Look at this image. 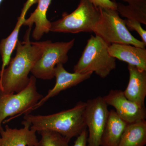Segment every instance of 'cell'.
I'll list each match as a JSON object with an SVG mask.
<instances>
[{
	"mask_svg": "<svg viewBox=\"0 0 146 146\" xmlns=\"http://www.w3.org/2000/svg\"><path fill=\"white\" fill-rule=\"evenodd\" d=\"M32 28H29L23 41L18 40L15 57L11 58L8 65L0 73V90L6 94L20 92L29 81V74L43 52L42 42H31Z\"/></svg>",
	"mask_w": 146,
	"mask_h": 146,
	"instance_id": "obj_1",
	"label": "cell"
},
{
	"mask_svg": "<svg viewBox=\"0 0 146 146\" xmlns=\"http://www.w3.org/2000/svg\"><path fill=\"white\" fill-rule=\"evenodd\" d=\"M86 102H79L72 108L46 115H25L24 119L29 123L36 132L49 130L59 133L70 141L77 137L85 129L84 113Z\"/></svg>",
	"mask_w": 146,
	"mask_h": 146,
	"instance_id": "obj_2",
	"label": "cell"
},
{
	"mask_svg": "<svg viewBox=\"0 0 146 146\" xmlns=\"http://www.w3.org/2000/svg\"><path fill=\"white\" fill-rule=\"evenodd\" d=\"M110 45L99 36L91 35L81 57L74 66V72H94L101 78L107 77L117 65L116 58L108 52Z\"/></svg>",
	"mask_w": 146,
	"mask_h": 146,
	"instance_id": "obj_3",
	"label": "cell"
},
{
	"mask_svg": "<svg viewBox=\"0 0 146 146\" xmlns=\"http://www.w3.org/2000/svg\"><path fill=\"white\" fill-rule=\"evenodd\" d=\"M100 9V16L93 31L96 35L110 45L124 44L145 48L146 45L144 42L131 34L126 26L124 20L120 17L117 10Z\"/></svg>",
	"mask_w": 146,
	"mask_h": 146,
	"instance_id": "obj_4",
	"label": "cell"
},
{
	"mask_svg": "<svg viewBox=\"0 0 146 146\" xmlns=\"http://www.w3.org/2000/svg\"><path fill=\"white\" fill-rule=\"evenodd\" d=\"M100 16V10L89 0H80L76 9L70 14L51 23L50 32L78 33L93 32Z\"/></svg>",
	"mask_w": 146,
	"mask_h": 146,
	"instance_id": "obj_5",
	"label": "cell"
},
{
	"mask_svg": "<svg viewBox=\"0 0 146 146\" xmlns=\"http://www.w3.org/2000/svg\"><path fill=\"white\" fill-rule=\"evenodd\" d=\"M43 97L37 91L36 78L33 75L26 87L20 92L6 94L0 90V129L6 118L30 113Z\"/></svg>",
	"mask_w": 146,
	"mask_h": 146,
	"instance_id": "obj_6",
	"label": "cell"
},
{
	"mask_svg": "<svg viewBox=\"0 0 146 146\" xmlns=\"http://www.w3.org/2000/svg\"><path fill=\"white\" fill-rule=\"evenodd\" d=\"M75 39L67 42L43 41L42 55L32 69L33 76L36 78L50 80L54 77L55 67L59 63L68 62V53L74 46Z\"/></svg>",
	"mask_w": 146,
	"mask_h": 146,
	"instance_id": "obj_7",
	"label": "cell"
},
{
	"mask_svg": "<svg viewBox=\"0 0 146 146\" xmlns=\"http://www.w3.org/2000/svg\"><path fill=\"white\" fill-rule=\"evenodd\" d=\"M108 112L103 97L98 96L86 102L84 117L88 128L87 146H100Z\"/></svg>",
	"mask_w": 146,
	"mask_h": 146,
	"instance_id": "obj_8",
	"label": "cell"
},
{
	"mask_svg": "<svg viewBox=\"0 0 146 146\" xmlns=\"http://www.w3.org/2000/svg\"><path fill=\"white\" fill-rule=\"evenodd\" d=\"M103 98L107 105L113 106L117 114L128 123L145 120V107L128 100L121 90H110Z\"/></svg>",
	"mask_w": 146,
	"mask_h": 146,
	"instance_id": "obj_9",
	"label": "cell"
},
{
	"mask_svg": "<svg viewBox=\"0 0 146 146\" xmlns=\"http://www.w3.org/2000/svg\"><path fill=\"white\" fill-rule=\"evenodd\" d=\"M93 73H71L66 71L63 64L59 63L55 67L54 76L56 81L52 89L49 90L48 94L32 108L30 112L38 109L51 98L58 95L61 91L75 86L84 80L90 78Z\"/></svg>",
	"mask_w": 146,
	"mask_h": 146,
	"instance_id": "obj_10",
	"label": "cell"
},
{
	"mask_svg": "<svg viewBox=\"0 0 146 146\" xmlns=\"http://www.w3.org/2000/svg\"><path fill=\"white\" fill-rule=\"evenodd\" d=\"M23 127L12 128L8 125L0 129V146H35L38 140L36 132L30 128L31 124L24 120Z\"/></svg>",
	"mask_w": 146,
	"mask_h": 146,
	"instance_id": "obj_11",
	"label": "cell"
},
{
	"mask_svg": "<svg viewBox=\"0 0 146 146\" xmlns=\"http://www.w3.org/2000/svg\"><path fill=\"white\" fill-rule=\"evenodd\" d=\"M129 81L123 91L128 100L141 107H145L146 96V71L133 65H128Z\"/></svg>",
	"mask_w": 146,
	"mask_h": 146,
	"instance_id": "obj_12",
	"label": "cell"
},
{
	"mask_svg": "<svg viewBox=\"0 0 146 146\" xmlns=\"http://www.w3.org/2000/svg\"><path fill=\"white\" fill-rule=\"evenodd\" d=\"M110 56L126 62L141 70L146 71V50L132 45L113 44L110 45Z\"/></svg>",
	"mask_w": 146,
	"mask_h": 146,
	"instance_id": "obj_13",
	"label": "cell"
},
{
	"mask_svg": "<svg viewBox=\"0 0 146 146\" xmlns=\"http://www.w3.org/2000/svg\"><path fill=\"white\" fill-rule=\"evenodd\" d=\"M38 0H27L24 5L21 15L18 18L16 26L11 33L0 42V54L1 56L2 64L0 73H1L8 65L13 51L15 49L18 41L19 32L25 21L26 15L32 6L38 2Z\"/></svg>",
	"mask_w": 146,
	"mask_h": 146,
	"instance_id": "obj_14",
	"label": "cell"
},
{
	"mask_svg": "<svg viewBox=\"0 0 146 146\" xmlns=\"http://www.w3.org/2000/svg\"><path fill=\"white\" fill-rule=\"evenodd\" d=\"M51 0H38L35 10L26 19L23 25L32 28L33 24L35 27L32 36L35 40H40L44 34L49 32L51 23L47 18V13Z\"/></svg>",
	"mask_w": 146,
	"mask_h": 146,
	"instance_id": "obj_15",
	"label": "cell"
},
{
	"mask_svg": "<svg viewBox=\"0 0 146 146\" xmlns=\"http://www.w3.org/2000/svg\"><path fill=\"white\" fill-rule=\"evenodd\" d=\"M127 124L119 116L115 110L109 111L100 146H118Z\"/></svg>",
	"mask_w": 146,
	"mask_h": 146,
	"instance_id": "obj_16",
	"label": "cell"
},
{
	"mask_svg": "<svg viewBox=\"0 0 146 146\" xmlns=\"http://www.w3.org/2000/svg\"><path fill=\"white\" fill-rule=\"evenodd\" d=\"M146 144L145 120L128 123L118 146H144Z\"/></svg>",
	"mask_w": 146,
	"mask_h": 146,
	"instance_id": "obj_17",
	"label": "cell"
},
{
	"mask_svg": "<svg viewBox=\"0 0 146 146\" xmlns=\"http://www.w3.org/2000/svg\"><path fill=\"white\" fill-rule=\"evenodd\" d=\"M128 3L125 5L116 2L118 11L122 17L146 25V0H122Z\"/></svg>",
	"mask_w": 146,
	"mask_h": 146,
	"instance_id": "obj_18",
	"label": "cell"
},
{
	"mask_svg": "<svg viewBox=\"0 0 146 146\" xmlns=\"http://www.w3.org/2000/svg\"><path fill=\"white\" fill-rule=\"evenodd\" d=\"M39 133L41 139L35 146H69L70 140L57 132L44 130Z\"/></svg>",
	"mask_w": 146,
	"mask_h": 146,
	"instance_id": "obj_19",
	"label": "cell"
},
{
	"mask_svg": "<svg viewBox=\"0 0 146 146\" xmlns=\"http://www.w3.org/2000/svg\"><path fill=\"white\" fill-rule=\"evenodd\" d=\"M126 26L129 31H135L141 36L142 41L146 45V31L141 27V24L137 21L126 19L124 20Z\"/></svg>",
	"mask_w": 146,
	"mask_h": 146,
	"instance_id": "obj_20",
	"label": "cell"
},
{
	"mask_svg": "<svg viewBox=\"0 0 146 146\" xmlns=\"http://www.w3.org/2000/svg\"><path fill=\"white\" fill-rule=\"evenodd\" d=\"M90 2L97 7L102 8L117 9L116 1L112 0H89Z\"/></svg>",
	"mask_w": 146,
	"mask_h": 146,
	"instance_id": "obj_21",
	"label": "cell"
},
{
	"mask_svg": "<svg viewBox=\"0 0 146 146\" xmlns=\"http://www.w3.org/2000/svg\"><path fill=\"white\" fill-rule=\"evenodd\" d=\"M88 131L85 129L77 137L72 146H87Z\"/></svg>",
	"mask_w": 146,
	"mask_h": 146,
	"instance_id": "obj_22",
	"label": "cell"
},
{
	"mask_svg": "<svg viewBox=\"0 0 146 146\" xmlns=\"http://www.w3.org/2000/svg\"><path fill=\"white\" fill-rule=\"evenodd\" d=\"M4 0H0V5H1V4L2 3V2Z\"/></svg>",
	"mask_w": 146,
	"mask_h": 146,
	"instance_id": "obj_23",
	"label": "cell"
}]
</instances>
